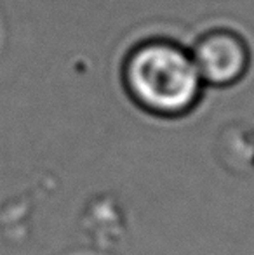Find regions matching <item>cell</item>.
I'll list each match as a JSON object with an SVG mask.
<instances>
[{
    "mask_svg": "<svg viewBox=\"0 0 254 255\" xmlns=\"http://www.w3.org/2000/svg\"><path fill=\"white\" fill-rule=\"evenodd\" d=\"M204 85L230 87L248 75L251 49L246 38L228 28H214L199 37L190 49Z\"/></svg>",
    "mask_w": 254,
    "mask_h": 255,
    "instance_id": "2",
    "label": "cell"
},
{
    "mask_svg": "<svg viewBox=\"0 0 254 255\" xmlns=\"http://www.w3.org/2000/svg\"><path fill=\"white\" fill-rule=\"evenodd\" d=\"M122 80L132 101L157 117L188 113L204 91L190 49L166 38L136 44L124 61Z\"/></svg>",
    "mask_w": 254,
    "mask_h": 255,
    "instance_id": "1",
    "label": "cell"
}]
</instances>
